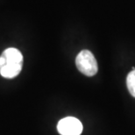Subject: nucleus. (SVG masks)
Listing matches in <instances>:
<instances>
[{
	"mask_svg": "<svg viewBox=\"0 0 135 135\" xmlns=\"http://www.w3.org/2000/svg\"><path fill=\"white\" fill-rule=\"evenodd\" d=\"M23 67V55L17 48L5 49L0 56V75L3 77L14 78L20 74Z\"/></svg>",
	"mask_w": 135,
	"mask_h": 135,
	"instance_id": "f257e3e1",
	"label": "nucleus"
},
{
	"mask_svg": "<svg viewBox=\"0 0 135 135\" xmlns=\"http://www.w3.org/2000/svg\"><path fill=\"white\" fill-rule=\"evenodd\" d=\"M57 130L61 135H80L83 132V125L77 118L67 117L58 122Z\"/></svg>",
	"mask_w": 135,
	"mask_h": 135,
	"instance_id": "7ed1b4c3",
	"label": "nucleus"
},
{
	"mask_svg": "<svg viewBox=\"0 0 135 135\" xmlns=\"http://www.w3.org/2000/svg\"><path fill=\"white\" fill-rule=\"evenodd\" d=\"M75 65L82 74L87 76H93L98 70L95 56L89 50H82L78 54L75 58Z\"/></svg>",
	"mask_w": 135,
	"mask_h": 135,
	"instance_id": "f03ea898",
	"label": "nucleus"
},
{
	"mask_svg": "<svg viewBox=\"0 0 135 135\" xmlns=\"http://www.w3.org/2000/svg\"><path fill=\"white\" fill-rule=\"evenodd\" d=\"M126 85H127V89L130 94L133 98H135V69L134 68H133V70L126 76Z\"/></svg>",
	"mask_w": 135,
	"mask_h": 135,
	"instance_id": "20e7f679",
	"label": "nucleus"
}]
</instances>
